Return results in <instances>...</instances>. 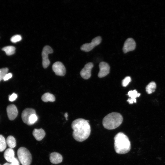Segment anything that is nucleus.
I'll return each instance as SVG.
<instances>
[{
    "label": "nucleus",
    "mask_w": 165,
    "mask_h": 165,
    "mask_svg": "<svg viewBox=\"0 0 165 165\" xmlns=\"http://www.w3.org/2000/svg\"><path fill=\"white\" fill-rule=\"evenodd\" d=\"M41 99L44 102H54L55 100V98L53 94L49 93H46L42 95Z\"/></svg>",
    "instance_id": "17"
},
{
    "label": "nucleus",
    "mask_w": 165,
    "mask_h": 165,
    "mask_svg": "<svg viewBox=\"0 0 165 165\" xmlns=\"http://www.w3.org/2000/svg\"><path fill=\"white\" fill-rule=\"evenodd\" d=\"M52 68L53 70L57 75L63 76L65 75L66 68L61 62L57 61L54 63Z\"/></svg>",
    "instance_id": "7"
},
{
    "label": "nucleus",
    "mask_w": 165,
    "mask_h": 165,
    "mask_svg": "<svg viewBox=\"0 0 165 165\" xmlns=\"http://www.w3.org/2000/svg\"><path fill=\"white\" fill-rule=\"evenodd\" d=\"M123 121L122 116L120 113L113 112L108 114L103 118L102 124L104 127L108 130L115 129L119 127Z\"/></svg>",
    "instance_id": "3"
},
{
    "label": "nucleus",
    "mask_w": 165,
    "mask_h": 165,
    "mask_svg": "<svg viewBox=\"0 0 165 165\" xmlns=\"http://www.w3.org/2000/svg\"><path fill=\"white\" fill-rule=\"evenodd\" d=\"M114 147L116 152L118 154H124L128 152L131 148L130 141L127 136L120 132L114 138Z\"/></svg>",
    "instance_id": "2"
},
{
    "label": "nucleus",
    "mask_w": 165,
    "mask_h": 165,
    "mask_svg": "<svg viewBox=\"0 0 165 165\" xmlns=\"http://www.w3.org/2000/svg\"><path fill=\"white\" fill-rule=\"evenodd\" d=\"M93 67V64L91 62L86 64L80 72L81 76L85 79L90 78L91 76V71Z\"/></svg>",
    "instance_id": "8"
},
{
    "label": "nucleus",
    "mask_w": 165,
    "mask_h": 165,
    "mask_svg": "<svg viewBox=\"0 0 165 165\" xmlns=\"http://www.w3.org/2000/svg\"><path fill=\"white\" fill-rule=\"evenodd\" d=\"M15 153L12 148H9L6 149L4 153V157L6 160L11 163L12 160L15 157Z\"/></svg>",
    "instance_id": "16"
},
{
    "label": "nucleus",
    "mask_w": 165,
    "mask_h": 165,
    "mask_svg": "<svg viewBox=\"0 0 165 165\" xmlns=\"http://www.w3.org/2000/svg\"><path fill=\"white\" fill-rule=\"evenodd\" d=\"M38 119V117L36 114H33L31 115L29 119L30 125L35 123L37 120Z\"/></svg>",
    "instance_id": "22"
},
{
    "label": "nucleus",
    "mask_w": 165,
    "mask_h": 165,
    "mask_svg": "<svg viewBox=\"0 0 165 165\" xmlns=\"http://www.w3.org/2000/svg\"><path fill=\"white\" fill-rule=\"evenodd\" d=\"M156 88V83L154 82H151L146 86V90L148 94H151L155 91Z\"/></svg>",
    "instance_id": "19"
},
{
    "label": "nucleus",
    "mask_w": 165,
    "mask_h": 165,
    "mask_svg": "<svg viewBox=\"0 0 165 165\" xmlns=\"http://www.w3.org/2000/svg\"><path fill=\"white\" fill-rule=\"evenodd\" d=\"M17 154L18 159L22 165H30L32 156L27 148L24 147L20 148L17 150Z\"/></svg>",
    "instance_id": "4"
},
{
    "label": "nucleus",
    "mask_w": 165,
    "mask_h": 165,
    "mask_svg": "<svg viewBox=\"0 0 165 165\" xmlns=\"http://www.w3.org/2000/svg\"><path fill=\"white\" fill-rule=\"evenodd\" d=\"M33 135L37 141L41 140L45 135V132L42 129H35L32 133Z\"/></svg>",
    "instance_id": "15"
},
{
    "label": "nucleus",
    "mask_w": 165,
    "mask_h": 165,
    "mask_svg": "<svg viewBox=\"0 0 165 165\" xmlns=\"http://www.w3.org/2000/svg\"><path fill=\"white\" fill-rule=\"evenodd\" d=\"M64 116L65 117L66 120H68V113L66 112L64 114Z\"/></svg>",
    "instance_id": "29"
},
{
    "label": "nucleus",
    "mask_w": 165,
    "mask_h": 165,
    "mask_svg": "<svg viewBox=\"0 0 165 165\" xmlns=\"http://www.w3.org/2000/svg\"><path fill=\"white\" fill-rule=\"evenodd\" d=\"M6 143L9 148H12L16 145V141L14 138L12 136H8L6 139Z\"/></svg>",
    "instance_id": "18"
},
{
    "label": "nucleus",
    "mask_w": 165,
    "mask_h": 165,
    "mask_svg": "<svg viewBox=\"0 0 165 165\" xmlns=\"http://www.w3.org/2000/svg\"><path fill=\"white\" fill-rule=\"evenodd\" d=\"M36 114L35 109L32 108H26L22 112L21 117L23 122L27 124L30 125L29 122V118L33 114Z\"/></svg>",
    "instance_id": "11"
},
{
    "label": "nucleus",
    "mask_w": 165,
    "mask_h": 165,
    "mask_svg": "<svg viewBox=\"0 0 165 165\" xmlns=\"http://www.w3.org/2000/svg\"><path fill=\"white\" fill-rule=\"evenodd\" d=\"M17 97V95L16 94L13 93L9 96V101H13L16 99Z\"/></svg>",
    "instance_id": "26"
},
{
    "label": "nucleus",
    "mask_w": 165,
    "mask_h": 165,
    "mask_svg": "<svg viewBox=\"0 0 165 165\" xmlns=\"http://www.w3.org/2000/svg\"><path fill=\"white\" fill-rule=\"evenodd\" d=\"M2 50L7 55H10L14 53L15 48L13 46H7L3 48Z\"/></svg>",
    "instance_id": "20"
},
{
    "label": "nucleus",
    "mask_w": 165,
    "mask_h": 165,
    "mask_svg": "<svg viewBox=\"0 0 165 165\" xmlns=\"http://www.w3.org/2000/svg\"><path fill=\"white\" fill-rule=\"evenodd\" d=\"M8 68H6L0 69V81L3 79L5 75L8 73Z\"/></svg>",
    "instance_id": "23"
},
{
    "label": "nucleus",
    "mask_w": 165,
    "mask_h": 165,
    "mask_svg": "<svg viewBox=\"0 0 165 165\" xmlns=\"http://www.w3.org/2000/svg\"><path fill=\"white\" fill-rule=\"evenodd\" d=\"M50 160L51 163L54 164H57L62 161L63 157L59 153L53 152L50 155Z\"/></svg>",
    "instance_id": "13"
},
{
    "label": "nucleus",
    "mask_w": 165,
    "mask_h": 165,
    "mask_svg": "<svg viewBox=\"0 0 165 165\" xmlns=\"http://www.w3.org/2000/svg\"><path fill=\"white\" fill-rule=\"evenodd\" d=\"M22 39V37L20 35H17L13 36L10 40L13 43H16L20 41Z\"/></svg>",
    "instance_id": "24"
},
{
    "label": "nucleus",
    "mask_w": 165,
    "mask_h": 165,
    "mask_svg": "<svg viewBox=\"0 0 165 165\" xmlns=\"http://www.w3.org/2000/svg\"><path fill=\"white\" fill-rule=\"evenodd\" d=\"M89 122L87 120L79 118L72 122V128L73 130L72 136L76 141L82 142L89 137L91 132Z\"/></svg>",
    "instance_id": "1"
},
{
    "label": "nucleus",
    "mask_w": 165,
    "mask_h": 165,
    "mask_svg": "<svg viewBox=\"0 0 165 165\" xmlns=\"http://www.w3.org/2000/svg\"><path fill=\"white\" fill-rule=\"evenodd\" d=\"M10 163L12 165H20L18 160L15 157L12 160Z\"/></svg>",
    "instance_id": "27"
},
{
    "label": "nucleus",
    "mask_w": 165,
    "mask_h": 165,
    "mask_svg": "<svg viewBox=\"0 0 165 165\" xmlns=\"http://www.w3.org/2000/svg\"><path fill=\"white\" fill-rule=\"evenodd\" d=\"M3 165H12L10 163H5Z\"/></svg>",
    "instance_id": "30"
},
{
    "label": "nucleus",
    "mask_w": 165,
    "mask_h": 165,
    "mask_svg": "<svg viewBox=\"0 0 165 165\" xmlns=\"http://www.w3.org/2000/svg\"><path fill=\"white\" fill-rule=\"evenodd\" d=\"M100 69L98 74L99 78H102L106 76L110 72V67L109 64L105 62H101L99 65Z\"/></svg>",
    "instance_id": "10"
},
{
    "label": "nucleus",
    "mask_w": 165,
    "mask_h": 165,
    "mask_svg": "<svg viewBox=\"0 0 165 165\" xmlns=\"http://www.w3.org/2000/svg\"><path fill=\"white\" fill-rule=\"evenodd\" d=\"M128 95L130 98H129L127 101H128L130 104H132L134 102L136 103V98L139 97L140 95V94L138 93L136 90L129 91L127 94Z\"/></svg>",
    "instance_id": "14"
},
{
    "label": "nucleus",
    "mask_w": 165,
    "mask_h": 165,
    "mask_svg": "<svg viewBox=\"0 0 165 165\" xmlns=\"http://www.w3.org/2000/svg\"><path fill=\"white\" fill-rule=\"evenodd\" d=\"M101 36L96 37L92 40L91 42L85 43L82 45L81 47V50L86 52H89L95 46L99 45L101 43Z\"/></svg>",
    "instance_id": "5"
},
{
    "label": "nucleus",
    "mask_w": 165,
    "mask_h": 165,
    "mask_svg": "<svg viewBox=\"0 0 165 165\" xmlns=\"http://www.w3.org/2000/svg\"><path fill=\"white\" fill-rule=\"evenodd\" d=\"M0 165H1L0 164Z\"/></svg>",
    "instance_id": "31"
},
{
    "label": "nucleus",
    "mask_w": 165,
    "mask_h": 165,
    "mask_svg": "<svg viewBox=\"0 0 165 165\" xmlns=\"http://www.w3.org/2000/svg\"><path fill=\"white\" fill-rule=\"evenodd\" d=\"M131 81V78L130 76H127L122 80V85L123 87H126Z\"/></svg>",
    "instance_id": "25"
},
{
    "label": "nucleus",
    "mask_w": 165,
    "mask_h": 165,
    "mask_svg": "<svg viewBox=\"0 0 165 165\" xmlns=\"http://www.w3.org/2000/svg\"><path fill=\"white\" fill-rule=\"evenodd\" d=\"M6 141L4 137L0 134V152L3 151L6 147Z\"/></svg>",
    "instance_id": "21"
},
{
    "label": "nucleus",
    "mask_w": 165,
    "mask_h": 165,
    "mask_svg": "<svg viewBox=\"0 0 165 165\" xmlns=\"http://www.w3.org/2000/svg\"><path fill=\"white\" fill-rule=\"evenodd\" d=\"M136 46V43L134 40L132 38H128L124 42L123 48L124 53H126L129 51L135 50Z\"/></svg>",
    "instance_id": "9"
},
{
    "label": "nucleus",
    "mask_w": 165,
    "mask_h": 165,
    "mask_svg": "<svg viewBox=\"0 0 165 165\" xmlns=\"http://www.w3.org/2000/svg\"><path fill=\"white\" fill-rule=\"evenodd\" d=\"M7 115L10 120L14 119L17 117L18 111L16 106L13 104L8 106L6 109Z\"/></svg>",
    "instance_id": "12"
},
{
    "label": "nucleus",
    "mask_w": 165,
    "mask_h": 165,
    "mask_svg": "<svg viewBox=\"0 0 165 165\" xmlns=\"http://www.w3.org/2000/svg\"><path fill=\"white\" fill-rule=\"evenodd\" d=\"M52 49L49 46H46L43 48L42 53V65L43 67L46 68L49 65L50 62L48 55L49 54L53 52Z\"/></svg>",
    "instance_id": "6"
},
{
    "label": "nucleus",
    "mask_w": 165,
    "mask_h": 165,
    "mask_svg": "<svg viewBox=\"0 0 165 165\" xmlns=\"http://www.w3.org/2000/svg\"><path fill=\"white\" fill-rule=\"evenodd\" d=\"M12 76V75L11 73H7L4 77L3 80L5 81H7L10 79Z\"/></svg>",
    "instance_id": "28"
}]
</instances>
